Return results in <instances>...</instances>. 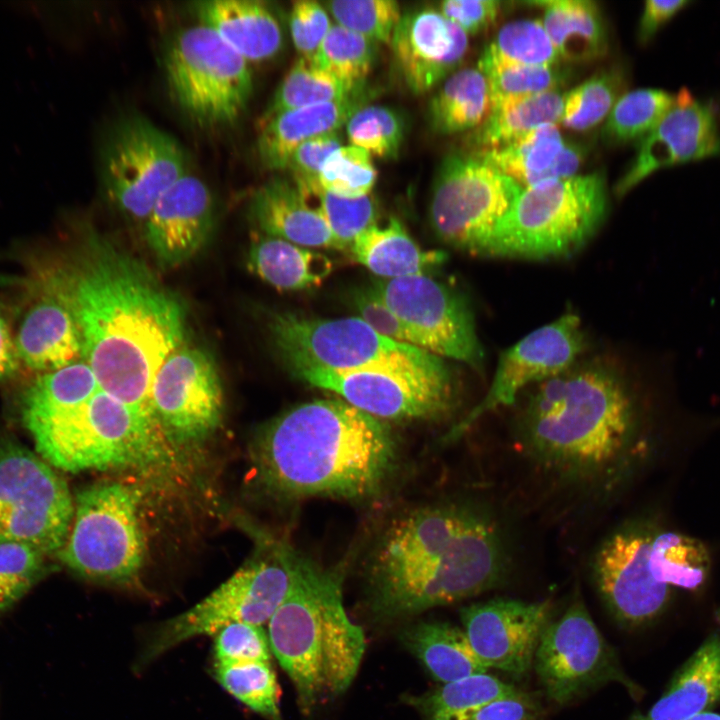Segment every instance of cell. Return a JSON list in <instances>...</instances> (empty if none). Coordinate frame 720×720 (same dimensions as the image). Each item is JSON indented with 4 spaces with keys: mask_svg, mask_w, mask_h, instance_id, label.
<instances>
[{
    "mask_svg": "<svg viewBox=\"0 0 720 720\" xmlns=\"http://www.w3.org/2000/svg\"><path fill=\"white\" fill-rule=\"evenodd\" d=\"M79 248L51 271L77 325L82 360L100 389L159 431L151 385L184 345L185 307L142 260L106 237L90 234Z\"/></svg>",
    "mask_w": 720,
    "mask_h": 720,
    "instance_id": "cell-1",
    "label": "cell"
},
{
    "mask_svg": "<svg viewBox=\"0 0 720 720\" xmlns=\"http://www.w3.org/2000/svg\"><path fill=\"white\" fill-rule=\"evenodd\" d=\"M253 450L261 483L288 500L374 497L391 478L399 456L386 421L341 398L283 412L260 430Z\"/></svg>",
    "mask_w": 720,
    "mask_h": 720,
    "instance_id": "cell-2",
    "label": "cell"
},
{
    "mask_svg": "<svg viewBox=\"0 0 720 720\" xmlns=\"http://www.w3.org/2000/svg\"><path fill=\"white\" fill-rule=\"evenodd\" d=\"M506 567L495 522L463 504L416 509L383 535L371 562L376 608L397 616L451 604L495 587Z\"/></svg>",
    "mask_w": 720,
    "mask_h": 720,
    "instance_id": "cell-3",
    "label": "cell"
},
{
    "mask_svg": "<svg viewBox=\"0 0 720 720\" xmlns=\"http://www.w3.org/2000/svg\"><path fill=\"white\" fill-rule=\"evenodd\" d=\"M520 419V436L544 468L578 483L610 480L632 456L637 413L613 371L585 365L538 383Z\"/></svg>",
    "mask_w": 720,
    "mask_h": 720,
    "instance_id": "cell-4",
    "label": "cell"
},
{
    "mask_svg": "<svg viewBox=\"0 0 720 720\" xmlns=\"http://www.w3.org/2000/svg\"><path fill=\"white\" fill-rule=\"evenodd\" d=\"M290 586L268 622L271 651L290 677L304 714L339 696L355 678L365 650L348 617L342 575L287 547Z\"/></svg>",
    "mask_w": 720,
    "mask_h": 720,
    "instance_id": "cell-5",
    "label": "cell"
},
{
    "mask_svg": "<svg viewBox=\"0 0 720 720\" xmlns=\"http://www.w3.org/2000/svg\"><path fill=\"white\" fill-rule=\"evenodd\" d=\"M607 211L601 172L523 188L493 229L483 256L536 260L572 254L595 234Z\"/></svg>",
    "mask_w": 720,
    "mask_h": 720,
    "instance_id": "cell-6",
    "label": "cell"
},
{
    "mask_svg": "<svg viewBox=\"0 0 720 720\" xmlns=\"http://www.w3.org/2000/svg\"><path fill=\"white\" fill-rule=\"evenodd\" d=\"M266 324L287 368L303 365L337 372L376 370L406 378H452L441 357L384 337L359 317L322 319L272 311Z\"/></svg>",
    "mask_w": 720,
    "mask_h": 720,
    "instance_id": "cell-7",
    "label": "cell"
},
{
    "mask_svg": "<svg viewBox=\"0 0 720 720\" xmlns=\"http://www.w3.org/2000/svg\"><path fill=\"white\" fill-rule=\"evenodd\" d=\"M28 430L38 454L53 467L69 472L144 466L165 452L159 431L102 389L81 405Z\"/></svg>",
    "mask_w": 720,
    "mask_h": 720,
    "instance_id": "cell-8",
    "label": "cell"
},
{
    "mask_svg": "<svg viewBox=\"0 0 720 720\" xmlns=\"http://www.w3.org/2000/svg\"><path fill=\"white\" fill-rule=\"evenodd\" d=\"M139 504V492L119 482L98 483L80 490L58 558L86 579L129 582L137 576L144 559Z\"/></svg>",
    "mask_w": 720,
    "mask_h": 720,
    "instance_id": "cell-9",
    "label": "cell"
},
{
    "mask_svg": "<svg viewBox=\"0 0 720 720\" xmlns=\"http://www.w3.org/2000/svg\"><path fill=\"white\" fill-rule=\"evenodd\" d=\"M164 71L172 97L203 127L232 124L253 90L249 62L201 24L184 28L168 41Z\"/></svg>",
    "mask_w": 720,
    "mask_h": 720,
    "instance_id": "cell-10",
    "label": "cell"
},
{
    "mask_svg": "<svg viewBox=\"0 0 720 720\" xmlns=\"http://www.w3.org/2000/svg\"><path fill=\"white\" fill-rule=\"evenodd\" d=\"M522 189L480 153H450L433 182L432 229L443 242L483 256L493 229Z\"/></svg>",
    "mask_w": 720,
    "mask_h": 720,
    "instance_id": "cell-11",
    "label": "cell"
},
{
    "mask_svg": "<svg viewBox=\"0 0 720 720\" xmlns=\"http://www.w3.org/2000/svg\"><path fill=\"white\" fill-rule=\"evenodd\" d=\"M73 516L74 499L53 466L17 442L0 440V542L57 555Z\"/></svg>",
    "mask_w": 720,
    "mask_h": 720,
    "instance_id": "cell-12",
    "label": "cell"
},
{
    "mask_svg": "<svg viewBox=\"0 0 720 720\" xmlns=\"http://www.w3.org/2000/svg\"><path fill=\"white\" fill-rule=\"evenodd\" d=\"M186 173L182 146L144 117L121 121L102 154L105 194L133 219L145 220L160 196Z\"/></svg>",
    "mask_w": 720,
    "mask_h": 720,
    "instance_id": "cell-13",
    "label": "cell"
},
{
    "mask_svg": "<svg viewBox=\"0 0 720 720\" xmlns=\"http://www.w3.org/2000/svg\"><path fill=\"white\" fill-rule=\"evenodd\" d=\"M533 664L547 697L558 705L609 682L623 685L634 698L640 696L639 687L626 675L578 598L561 618L547 624Z\"/></svg>",
    "mask_w": 720,
    "mask_h": 720,
    "instance_id": "cell-14",
    "label": "cell"
},
{
    "mask_svg": "<svg viewBox=\"0 0 720 720\" xmlns=\"http://www.w3.org/2000/svg\"><path fill=\"white\" fill-rule=\"evenodd\" d=\"M372 288L405 324L417 346L483 370L484 351L463 296L430 275L373 281Z\"/></svg>",
    "mask_w": 720,
    "mask_h": 720,
    "instance_id": "cell-15",
    "label": "cell"
},
{
    "mask_svg": "<svg viewBox=\"0 0 720 720\" xmlns=\"http://www.w3.org/2000/svg\"><path fill=\"white\" fill-rule=\"evenodd\" d=\"M150 404L166 442L188 445L206 439L223 412L222 386L212 357L186 345L173 351L155 374Z\"/></svg>",
    "mask_w": 720,
    "mask_h": 720,
    "instance_id": "cell-16",
    "label": "cell"
},
{
    "mask_svg": "<svg viewBox=\"0 0 720 720\" xmlns=\"http://www.w3.org/2000/svg\"><path fill=\"white\" fill-rule=\"evenodd\" d=\"M288 370L303 382L334 392L384 421L440 419L451 411L455 400L453 378H406L384 371L337 372L303 365Z\"/></svg>",
    "mask_w": 720,
    "mask_h": 720,
    "instance_id": "cell-17",
    "label": "cell"
},
{
    "mask_svg": "<svg viewBox=\"0 0 720 720\" xmlns=\"http://www.w3.org/2000/svg\"><path fill=\"white\" fill-rule=\"evenodd\" d=\"M584 346L580 319L571 312L527 334L502 352L485 396L443 440H457L486 413L513 404L528 384L540 383L566 371Z\"/></svg>",
    "mask_w": 720,
    "mask_h": 720,
    "instance_id": "cell-18",
    "label": "cell"
},
{
    "mask_svg": "<svg viewBox=\"0 0 720 720\" xmlns=\"http://www.w3.org/2000/svg\"><path fill=\"white\" fill-rule=\"evenodd\" d=\"M656 530L649 525L619 529L600 546L594 559L598 591L622 625L637 627L666 607L670 587L653 576L649 556Z\"/></svg>",
    "mask_w": 720,
    "mask_h": 720,
    "instance_id": "cell-19",
    "label": "cell"
},
{
    "mask_svg": "<svg viewBox=\"0 0 720 720\" xmlns=\"http://www.w3.org/2000/svg\"><path fill=\"white\" fill-rule=\"evenodd\" d=\"M720 154V128L711 104L683 88L656 126L640 141L631 164L614 186L625 196L659 169Z\"/></svg>",
    "mask_w": 720,
    "mask_h": 720,
    "instance_id": "cell-20",
    "label": "cell"
},
{
    "mask_svg": "<svg viewBox=\"0 0 720 720\" xmlns=\"http://www.w3.org/2000/svg\"><path fill=\"white\" fill-rule=\"evenodd\" d=\"M549 611L547 601L496 598L465 607L461 620L472 649L487 668L520 677L533 665Z\"/></svg>",
    "mask_w": 720,
    "mask_h": 720,
    "instance_id": "cell-21",
    "label": "cell"
},
{
    "mask_svg": "<svg viewBox=\"0 0 720 720\" xmlns=\"http://www.w3.org/2000/svg\"><path fill=\"white\" fill-rule=\"evenodd\" d=\"M390 44L405 84L423 94L457 70L468 50V35L439 10L425 7L401 16Z\"/></svg>",
    "mask_w": 720,
    "mask_h": 720,
    "instance_id": "cell-22",
    "label": "cell"
},
{
    "mask_svg": "<svg viewBox=\"0 0 720 720\" xmlns=\"http://www.w3.org/2000/svg\"><path fill=\"white\" fill-rule=\"evenodd\" d=\"M214 219L210 189L186 173L160 196L145 219L146 240L159 265L172 268L194 257L208 241Z\"/></svg>",
    "mask_w": 720,
    "mask_h": 720,
    "instance_id": "cell-23",
    "label": "cell"
},
{
    "mask_svg": "<svg viewBox=\"0 0 720 720\" xmlns=\"http://www.w3.org/2000/svg\"><path fill=\"white\" fill-rule=\"evenodd\" d=\"M288 544L259 540L253 555L207 596L212 614L226 623H268L290 586Z\"/></svg>",
    "mask_w": 720,
    "mask_h": 720,
    "instance_id": "cell-24",
    "label": "cell"
},
{
    "mask_svg": "<svg viewBox=\"0 0 720 720\" xmlns=\"http://www.w3.org/2000/svg\"><path fill=\"white\" fill-rule=\"evenodd\" d=\"M30 297L14 336L19 361L49 372L82 360L80 334L51 268L30 284Z\"/></svg>",
    "mask_w": 720,
    "mask_h": 720,
    "instance_id": "cell-25",
    "label": "cell"
},
{
    "mask_svg": "<svg viewBox=\"0 0 720 720\" xmlns=\"http://www.w3.org/2000/svg\"><path fill=\"white\" fill-rule=\"evenodd\" d=\"M521 187L577 175L584 149L567 142L557 124L542 125L500 148L476 151Z\"/></svg>",
    "mask_w": 720,
    "mask_h": 720,
    "instance_id": "cell-26",
    "label": "cell"
},
{
    "mask_svg": "<svg viewBox=\"0 0 720 720\" xmlns=\"http://www.w3.org/2000/svg\"><path fill=\"white\" fill-rule=\"evenodd\" d=\"M309 199L295 183L273 179L255 191L251 216L265 235L310 249H337L326 221Z\"/></svg>",
    "mask_w": 720,
    "mask_h": 720,
    "instance_id": "cell-27",
    "label": "cell"
},
{
    "mask_svg": "<svg viewBox=\"0 0 720 720\" xmlns=\"http://www.w3.org/2000/svg\"><path fill=\"white\" fill-rule=\"evenodd\" d=\"M364 97L361 91L348 99L286 110L263 119L257 140L262 164L271 170L286 169L298 146L338 131L362 106Z\"/></svg>",
    "mask_w": 720,
    "mask_h": 720,
    "instance_id": "cell-28",
    "label": "cell"
},
{
    "mask_svg": "<svg viewBox=\"0 0 720 720\" xmlns=\"http://www.w3.org/2000/svg\"><path fill=\"white\" fill-rule=\"evenodd\" d=\"M200 24L215 32L248 62L274 57L283 34L272 11L255 0H207L195 4Z\"/></svg>",
    "mask_w": 720,
    "mask_h": 720,
    "instance_id": "cell-29",
    "label": "cell"
},
{
    "mask_svg": "<svg viewBox=\"0 0 720 720\" xmlns=\"http://www.w3.org/2000/svg\"><path fill=\"white\" fill-rule=\"evenodd\" d=\"M720 702V632L711 634L644 714L630 720H686Z\"/></svg>",
    "mask_w": 720,
    "mask_h": 720,
    "instance_id": "cell-30",
    "label": "cell"
},
{
    "mask_svg": "<svg viewBox=\"0 0 720 720\" xmlns=\"http://www.w3.org/2000/svg\"><path fill=\"white\" fill-rule=\"evenodd\" d=\"M349 251L356 262L384 279L429 275L446 259L442 251L422 250L395 218L362 232Z\"/></svg>",
    "mask_w": 720,
    "mask_h": 720,
    "instance_id": "cell-31",
    "label": "cell"
},
{
    "mask_svg": "<svg viewBox=\"0 0 720 720\" xmlns=\"http://www.w3.org/2000/svg\"><path fill=\"white\" fill-rule=\"evenodd\" d=\"M534 4L544 10L542 24L561 61H593L606 54L607 30L595 2L549 0Z\"/></svg>",
    "mask_w": 720,
    "mask_h": 720,
    "instance_id": "cell-32",
    "label": "cell"
},
{
    "mask_svg": "<svg viewBox=\"0 0 720 720\" xmlns=\"http://www.w3.org/2000/svg\"><path fill=\"white\" fill-rule=\"evenodd\" d=\"M248 266L259 278L281 291L317 287L333 267L322 253L265 234L252 242Z\"/></svg>",
    "mask_w": 720,
    "mask_h": 720,
    "instance_id": "cell-33",
    "label": "cell"
},
{
    "mask_svg": "<svg viewBox=\"0 0 720 720\" xmlns=\"http://www.w3.org/2000/svg\"><path fill=\"white\" fill-rule=\"evenodd\" d=\"M491 111L487 78L478 68H462L449 75L428 104V121L433 131L450 135L476 129Z\"/></svg>",
    "mask_w": 720,
    "mask_h": 720,
    "instance_id": "cell-34",
    "label": "cell"
},
{
    "mask_svg": "<svg viewBox=\"0 0 720 720\" xmlns=\"http://www.w3.org/2000/svg\"><path fill=\"white\" fill-rule=\"evenodd\" d=\"M564 97L558 89L493 105L471 140L476 151L508 145L534 129L561 122Z\"/></svg>",
    "mask_w": 720,
    "mask_h": 720,
    "instance_id": "cell-35",
    "label": "cell"
},
{
    "mask_svg": "<svg viewBox=\"0 0 720 720\" xmlns=\"http://www.w3.org/2000/svg\"><path fill=\"white\" fill-rule=\"evenodd\" d=\"M405 642L430 674L444 684L488 670L465 632L450 624L422 623L406 632Z\"/></svg>",
    "mask_w": 720,
    "mask_h": 720,
    "instance_id": "cell-36",
    "label": "cell"
},
{
    "mask_svg": "<svg viewBox=\"0 0 720 720\" xmlns=\"http://www.w3.org/2000/svg\"><path fill=\"white\" fill-rule=\"evenodd\" d=\"M100 389L90 366L78 360L43 373L24 392L21 416L27 429L67 412Z\"/></svg>",
    "mask_w": 720,
    "mask_h": 720,
    "instance_id": "cell-37",
    "label": "cell"
},
{
    "mask_svg": "<svg viewBox=\"0 0 720 720\" xmlns=\"http://www.w3.org/2000/svg\"><path fill=\"white\" fill-rule=\"evenodd\" d=\"M649 566L660 583L694 591L708 577L710 557L698 539L677 532H656Z\"/></svg>",
    "mask_w": 720,
    "mask_h": 720,
    "instance_id": "cell-38",
    "label": "cell"
},
{
    "mask_svg": "<svg viewBox=\"0 0 720 720\" xmlns=\"http://www.w3.org/2000/svg\"><path fill=\"white\" fill-rule=\"evenodd\" d=\"M363 87H352L300 57L289 69L269 104L263 119L282 111L348 99Z\"/></svg>",
    "mask_w": 720,
    "mask_h": 720,
    "instance_id": "cell-39",
    "label": "cell"
},
{
    "mask_svg": "<svg viewBox=\"0 0 720 720\" xmlns=\"http://www.w3.org/2000/svg\"><path fill=\"white\" fill-rule=\"evenodd\" d=\"M518 689L482 673L443 684L421 704L428 720H470L483 706Z\"/></svg>",
    "mask_w": 720,
    "mask_h": 720,
    "instance_id": "cell-40",
    "label": "cell"
},
{
    "mask_svg": "<svg viewBox=\"0 0 720 720\" xmlns=\"http://www.w3.org/2000/svg\"><path fill=\"white\" fill-rule=\"evenodd\" d=\"M675 95L661 89L640 88L623 93L609 113L603 138L613 144L640 141L667 113Z\"/></svg>",
    "mask_w": 720,
    "mask_h": 720,
    "instance_id": "cell-41",
    "label": "cell"
},
{
    "mask_svg": "<svg viewBox=\"0 0 720 720\" xmlns=\"http://www.w3.org/2000/svg\"><path fill=\"white\" fill-rule=\"evenodd\" d=\"M477 68L488 80L491 107L501 102L557 90L563 72L556 66H528L500 60L484 49Z\"/></svg>",
    "mask_w": 720,
    "mask_h": 720,
    "instance_id": "cell-42",
    "label": "cell"
},
{
    "mask_svg": "<svg viewBox=\"0 0 720 720\" xmlns=\"http://www.w3.org/2000/svg\"><path fill=\"white\" fill-rule=\"evenodd\" d=\"M376 42L338 24L332 25L310 59L352 87H363L375 59Z\"/></svg>",
    "mask_w": 720,
    "mask_h": 720,
    "instance_id": "cell-43",
    "label": "cell"
},
{
    "mask_svg": "<svg viewBox=\"0 0 720 720\" xmlns=\"http://www.w3.org/2000/svg\"><path fill=\"white\" fill-rule=\"evenodd\" d=\"M621 71L607 69L591 76L564 97L561 123L574 131H587L603 122L623 94Z\"/></svg>",
    "mask_w": 720,
    "mask_h": 720,
    "instance_id": "cell-44",
    "label": "cell"
},
{
    "mask_svg": "<svg viewBox=\"0 0 720 720\" xmlns=\"http://www.w3.org/2000/svg\"><path fill=\"white\" fill-rule=\"evenodd\" d=\"M219 684L241 703L270 720H282L280 689L271 663L214 664Z\"/></svg>",
    "mask_w": 720,
    "mask_h": 720,
    "instance_id": "cell-45",
    "label": "cell"
},
{
    "mask_svg": "<svg viewBox=\"0 0 720 720\" xmlns=\"http://www.w3.org/2000/svg\"><path fill=\"white\" fill-rule=\"evenodd\" d=\"M496 58L528 66H556L561 60L542 21L519 19L500 27L485 48Z\"/></svg>",
    "mask_w": 720,
    "mask_h": 720,
    "instance_id": "cell-46",
    "label": "cell"
},
{
    "mask_svg": "<svg viewBox=\"0 0 720 720\" xmlns=\"http://www.w3.org/2000/svg\"><path fill=\"white\" fill-rule=\"evenodd\" d=\"M350 145L372 157L394 158L403 143L405 124L394 109L382 105H362L346 122Z\"/></svg>",
    "mask_w": 720,
    "mask_h": 720,
    "instance_id": "cell-47",
    "label": "cell"
},
{
    "mask_svg": "<svg viewBox=\"0 0 720 720\" xmlns=\"http://www.w3.org/2000/svg\"><path fill=\"white\" fill-rule=\"evenodd\" d=\"M377 180L372 156L365 150L341 146L324 162L318 177L320 187L345 198L370 194Z\"/></svg>",
    "mask_w": 720,
    "mask_h": 720,
    "instance_id": "cell-48",
    "label": "cell"
},
{
    "mask_svg": "<svg viewBox=\"0 0 720 720\" xmlns=\"http://www.w3.org/2000/svg\"><path fill=\"white\" fill-rule=\"evenodd\" d=\"M310 197L317 199L316 208L326 221L337 249L349 248L358 235L377 224L378 207L370 194L345 198L319 188Z\"/></svg>",
    "mask_w": 720,
    "mask_h": 720,
    "instance_id": "cell-49",
    "label": "cell"
},
{
    "mask_svg": "<svg viewBox=\"0 0 720 720\" xmlns=\"http://www.w3.org/2000/svg\"><path fill=\"white\" fill-rule=\"evenodd\" d=\"M326 7L338 25L385 44L391 43L402 16L393 0H333Z\"/></svg>",
    "mask_w": 720,
    "mask_h": 720,
    "instance_id": "cell-50",
    "label": "cell"
},
{
    "mask_svg": "<svg viewBox=\"0 0 720 720\" xmlns=\"http://www.w3.org/2000/svg\"><path fill=\"white\" fill-rule=\"evenodd\" d=\"M47 555L16 541L0 542V610L20 600L40 579Z\"/></svg>",
    "mask_w": 720,
    "mask_h": 720,
    "instance_id": "cell-51",
    "label": "cell"
},
{
    "mask_svg": "<svg viewBox=\"0 0 720 720\" xmlns=\"http://www.w3.org/2000/svg\"><path fill=\"white\" fill-rule=\"evenodd\" d=\"M214 664L271 663L268 634L260 625L232 623L215 634Z\"/></svg>",
    "mask_w": 720,
    "mask_h": 720,
    "instance_id": "cell-52",
    "label": "cell"
},
{
    "mask_svg": "<svg viewBox=\"0 0 720 720\" xmlns=\"http://www.w3.org/2000/svg\"><path fill=\"white\" fill-rule=\"evenodd\" d=\"M339 131L312 138L296 148L287 168L293 175L294 183L309 198L317 189L320 170L328 156L341 147Z\"/></svg>",
    "mask_w": 720,
    "mask_h": 720,
    "instance_id": "cell-53",
    "label": "cell"
},
{
    "mask_svg": "<svg viewBox=\"0 0 720 720\" xmlns=\"http://www.w3.org/2000/svg\"><path fill=\"white\" fill-rule=\"evenodd\" d=\"M290 33L296 50L311 59L331 28L325 7L314 0L292 3L289 16Z\"/></svg>",
    "mask_w": 720,
    "mask_h": 720,
    "instance_id": "cell-54",
    "label": "cell"
},
{
    "mask_svg": "<svg viewBox=\"0 0 720 720\" xmlns=\"http://www.w3.org/2000/svg\"><path fill=\"white\" fill-rule=\"evenodd\" d=\"M352 303L360 319L373 330L389 339L417 346L411 331L385 304L374 289H360L353 294ZM418 347V346H417Z\"/></svg>",
    "mask_w": 720,
    "mask_h": 720,
    "instance_id": "cell-55",
    "label": "cell"
},
{
    "mask_svg": "<svg viewBox=\"0 0 720 720\" xmlns=\"http://www.w3.org/2000/svg\"><path fill=\"white\" fill-rule=\"evenodd\" d=\"M501 3L496 0H445L439 12L467 35L479 33L497 19Z\"/></svg>",
    "mask_w": 720,
    "mask_h": 720,
    "instance_id": "cell-56",
    "label": "cell"
},
{
    "mask_svg": "<svg viewBox=\"0 0 720 720\" xmlns=\"http://www.w3.org/2000/svg\"><path fill=\"white\" fill-rule=\"evenodd\" d=\"M540 706L536 699L521 690L491 701L470 720H538Z\"/></svg>",
    "mask_w": 720,
    "mask_h": 720,
    "instance_id": "cell-57",
    "label": "cell"
},
{
    "mask_svg": "<svg viewBox=\"0 0 720 720\" xmlns=\"http://www.w3.org/2000/svg\"><path fill=\"white\" fill-rule=\"evenodd\" d=\"M689 4L690 1L685 0L646 1L637 30L639 42L648 43L665 23Z\"/></svg>",
    "mask_w": 720,
    "mask_h": 720,
    "instance_id": "cell-58",
    "label": "cell"
},
{
    "mask_svg": "<svg viewBox=\"0 0 720 720\" xmlns=\"http://www.w3.org/2000/svg\"><path fill=\"white\" fill-rule=\"evenodd\" d=\"M19 365L14 336L0 309V382L12 376Z\"/></svg>",
    "mask_w": 720,
    "mask_h": 720,
    "instance_id": "cell-59",
    "label": "cell"
},
{
    "mask_svg": "<svg viewBox=\"0 0 720 720\" xmlns=\"http://www.w3.org/2000/svg\"><path fill=\"white\" fill-rule=\"evenodd\" d=\"M686 720H720V715L714 712L705 711Z\"/></svg>",
    "mask_w": 720,
    "mask_h": 720,
    "instance_id": "cell-60",
    "label": "cell"
},
{
    "mask_svg": "<svg viewBox=\"0 0 720 720\" xmlns=\"http://www.w3.org/2000/svg\"><path fill=\"white\" fill-rule=\"evenodd\" d=\"M1 613H2V611L0 610V614H1Z\"/></svg>",
    "mask_w": 720,
    "mask_h": 720,
    "instance_id": "cell-61",
    "label": "cell"
}]
</instances>
